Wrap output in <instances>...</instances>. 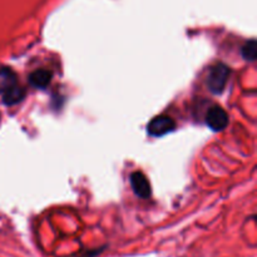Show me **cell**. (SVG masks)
Returning <instances> with one entry per match:
<instances>
[{
    "label": "cell",
    "mask_w": 257,
    "mask_h": 257,
    "mask_svg": "<svg viewBox=\"0 0 257 257\" xmlns=\"http://www.w3.org/2000/svg\"><path fill=\"white\" fill-rule=\"evenodd\" d=\"M206 124L213 132H221L228 124V114L220 105H213L206 114Z\"/></svg>",
    "instance_id": "3957f363"
},
{
    "label": "cell",
    "mask_w": 257,
    "mask_h": 257,
    "mask_svg": "<svg viewBox=\"0 0 257 257\" xmlns=\"http://www.w3.org/2000/svg\"><path fill=\"white\" fill-rule=\"evenodd\" d=\"M241 54L245 60L248 62H253L257 57V43L255 39H251L243 44L242 49H241Z\"/></svg>",
    "instance_id": "ba28073f"
},
{
    "label": "cell",
    "mask_w": 257,
    "mask_h": 257,
    "mask_svg": "<svg viewBox=\"0 0 257 257\" xmlns=\"http://www.w3.org/2000/svg\"><path fill=\"white\" fill-rule=\"evenodd\" d=\"M176 128L175 120L168 115H157L147 125L148 135L152 137H162L173 132Z\"/></svg>",
    "instance_id": "7a4b0ae2"
},
{
    "label": "cell",
    "mask_w": 257,
    "mask_h": 257,
    "mask_svg": "<svg viewBox=\"0 0 257 257\" xmlns=\"http://www.w3.org/2000/svg\"><path fill=\"white\" fill-rule=\"evenodd\" d=\"M130 180L133 192H135V195L137 196V197L143 198V200L150 197L151 193H152V188H151L148 178L146 177L142 172H140V171L133 172L132 175H131Z\"/></svg>",
    "instance_id": "277c9868"
},
{
    "label": "cell",
    "mask_w": 257,
    "mask_h": 257,
    "mask_svg": "<svg viewBox=\"0 0 257 257\" xmlns=\"http://www.w3.org/2000/svg\"><path fill=\"white\" fill-rule=\"evenodd\" d=\"M18 84V77L10 68H0V93L7 92L12 87Z\"/></svg>",
    "instance_id": "8992f818"
},
{
    "label": "cell",
    "mask_w": 257,
    "mask_h": 257,
    "mask_svg": "<svg viewBox=\"0 0 257 257\" xmlns=\"http://www.w3.org/2000/svg\"><path fill=\"white\" fill-rule=\"evenodd\" d=\"M25 98V90L19 85H14L7 92L3 93V102L7 105H14L22 102Z\"/></svg>",
    "instance_id": "52a82bcc"
},
{
    "label": "cell",
    "mask_w": 257,
    "mask_h": 257,
    "mask_svg": "<svg viewBox=\"0 0 257 257\" xmlns=\"http://www.w3.org/2000/svg\"><path fill=\"white\" fill-rule=\"evenodd\" d=\"M230 74L231 69L225 63H217L212 65L207 74V80H206L210 92L213 94H221L225 90Z\"/></svg>",
    "instance_id": "6da1fadb"
},
{
    "label": "cell",
    "mask_w": 257,
    "mask_h": 257,
    "mask_svg": "<svg viewBox=\"0 0 257 257\" xmlns=\"http://www.w3.org/2000/svg\"><path fill=\"white\" fill-rule=\"evenodd\" d=\"M53 79V73L48 69H37L29 75V83L37 89H45L49 87Z\"/></svg>",
    "instance_id": "5b68a950"
}]
</instances>
